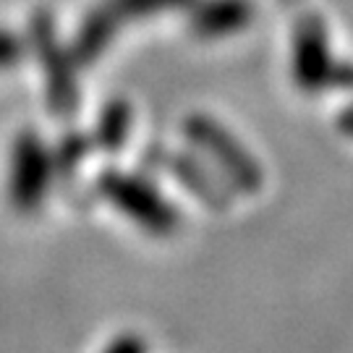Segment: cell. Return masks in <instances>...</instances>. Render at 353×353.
<instances>
[{
  "instance_id": "1",
  "label": "cell",
  "mask_w": 353,
  "mask_h": 353,
  "mask_svg": "<svg viewBox=\"0 0 353 353\" xmlns=\"http://www.w3.org/2000/svg\"><path fill=\"white\" fill-rule=\"evenodd\" d=\"M183 139L217 176L225 181L230 191L256 194L265 186V170L254 152L210 113H191L181 123Z\"/></svg>"
},
{
  "instance_id": "2",
  "label": "cell",
  "mask_w": 353,
  "mask_h": 353,
  "mask_svg": "<svg viewBox=\"0 0 353 353\" xmlns=\"http://www.w3.org/2000/svg\"><path fill=\"white\" fill-rule=\"evenodd\" d=\"M94 189L105 202L152 236H173L181 228V212L147 176L123 168H102Z\"/></svg>"
},
{
  "instance_id": "3",
  "label": "cell",
  "mask_w": 353,
  "mask_h": 353,
  "mask_svg": "<svg viewBox=\"0 0 353 353\" xmlns=\"http://www.w3.org/2000/svg\"><path fill=\"white\" fill-rule=\"evenodd\" d=\"M26 48L37 58L45 74L48 108L58 121H71L81 102L76 61L68 45L58 34V24L48 8H34L26 26Z\"/></svg>"
},
{
  "instance_id": "4",
  "label": "cell",
  "mask_w": 353,
  "mask_h": 353,
  "mask_svg": "<svg viewBox=\"0 0 353 353\" xmlns=\"http://www.w3.org/2000/svg\"><path fill=\"white\" fill-rule=\"evenodd\" d=\"M55 168L48 141L34 128L16 131L8 152V202L16 212L34 214L45 207Z\"/></svg>"
},
{
  "instance_id": "5",
  "label": "cell",
  "mask_w": 353,
  "mask_h": 353,
  "mask_svg": "<svg viewBox=\"0 0 353 353\" xmlns=\"http://www.w3.org/2000/svg\"><path fill=\"white\" fill-rule=\"evenodd\" d=\"M335 55L330 48V32L322 13L303 8L290 32V76L303 94L316 97L335 79Z\"/></svg>"
},
{
  "instance_id": "6",
  "label": "cell",
  "mask_w": 353,
  "mask_h": 353,
  "mask_svg": "<svg viewBox=\"0 0 353 353\" xmlns=\"http://www.w3.org/2000/svg\"><path fill=\"white\" fill-rule=\"evenodd\" d=\"M150 160L157 168L168 170L178 186L183 191H189L191 196L199 204H204L207 210L223 212V210L230 207V189L225 186V181L217 176L196 152L152 147Z\"/></svg>"
},
{
  "instance_id": "7",
  "label": "cell",
  "mask_w": 353,
  "mask_h": 353,
  "mask_svg": "<svg viewBox=\"0 0 353 353\" xmlns=\"http://www.w3.org/2000/svg\"><path fill=\"white\" fill-rule=\"evenodd\" d=\"M189 29L199 39H225L241 34L256 16L254 0H194L189 8Z\"/></svg>"
},
{
  "instance_id": "8",
  "label": "cell",
  "mask_w": 353,
  "mask_h": 353,
  "mask_svg": "<svg viewBox=\"0 0 353 353\" xmlns=\"http://www.w3.org/2000/svg\"><path fill=\"white\" fill-rule=\"evenodd\" d=\"M121 21L108 6L105 0L92 6L84 19L76 26L74 37L68 42V50L74 55L76 65H92L97 63L102 55L108 52V48L115 42L118 32H121Z\"/></svg>"
},
{
  "instance_id": "9",
  "label": "cell",
  "mask_w": 353,
  "mask_h": 353,
  "mask_svg": "<svg viewBox=\"0 0 353 353\" xmlns=\"http://www.w3.org/2000/svg\"><path fill=\"white\" fill-rule=\"evenodd\" d=\"M134 131V108L126 97H110L100 108L92 126V147L105 154H118L128 144V137Z\"/></svg>"
},
{
  "instance_id": "10",
  "label": "cell",
  "mask_w": 353,
  "mask_h": 353,
  "mask_svg": "<svg viewBox=\"0 0 353 353\" xmlns=\"http://www.w3.org/2000/svg\"><path fill=\"white\" fill-rule=\"evenodd\" d=\"M194 0H105V6L118 16L121 24H131V21H147V19H157L165 13L186 11Z\"/></svg>"
},
{
  "instance_id": "11",
  "label": "cell",
  "mask_w": 353,
  "mask_h": 353,
  "mask_svg": "<svg viewBox=\"0 0 353 353\" xmlns=\"http://www.w3.org/2000/svg\"><path fill=\"white\" fill-rule=\"evenodd\" d=\"M89 150H92V139H89V134L68 131V134L61 137V141L55 144V150L50 147L55 173H61L63 178L74 176L76 170H79V165L84 163V157L89 154Z\"/></svg>"
},
{
  "instance_id": "12",
  "label": "cell",
  "mask_w": 353,
  "mask_h": 353,
  "mask_svg": "<svg viewBox=\"0 0 353 353\" xmlns=\"http://www.w3.org/2000/svg\"><path fill=\"white\" fill-rule=\"evenodd\" d=\"M26 55H29L26 39L21 37V34H16L13 29L0 26V71H3V68L19 65Z\"/></svg>"
},
{
  "instance_id": "13",
  "label": "cell",
  "mask_w": 353,
  "mask_h": 353,
  "mask_svg": "<svg viewBox=\"0 0 353 353\" xmlns=\"http://www.w3.org/2000/svg\"><path fill=\"white\" fill-rule=\"evenodd\" d=\"M102 353H150V345L137 332H121L105 345Z\"/></svg>"
},
{
  "instance_id": "14",
  "label": "cell",
  "mask_w": 353,
  "mask_h": 353,
  "mask_svg": "<svg viewBox=\"0 0 353 353\" xmlns=\"http://www.w3.org/2000/svg\"><path fill=\"white\" fill-rule=\"evenodd\" d=\"M280 3H285V6H299L301 0H280Z\"/></svg>"
}]
</instances>
